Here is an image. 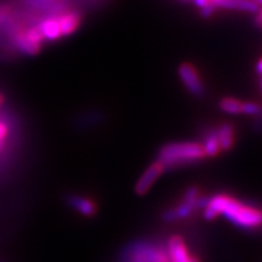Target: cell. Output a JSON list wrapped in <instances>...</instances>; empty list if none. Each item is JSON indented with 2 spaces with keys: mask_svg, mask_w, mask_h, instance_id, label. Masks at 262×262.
I'll use <instances>...</instances> for the list:
<instances>
[{
  "mask_svg": "<svg viewBox=\"0 0 262 262\" xmlns=\"http://www.w3.org/2000/svg\"><path fill=\"white\" fill-rule=\"evenodd\" d=\"M220 215L243 229H254L261 224L260 210L227 194H216L204 204L206 220H214Z\"/></svg>",
  "mask_w": 262,
  "mask_h": 262,
  "instance_id": "cell-1",
  "label": "cell"
},
{
  "mask_svg": "<svg viewBox=\"0 0 262 262\" xmlns=\"http://www.w3.org/2000/svg\"><path fill=\"white\" fill-rule=\"evenodd\" d=\"M205 157L202 143L198 142H173L165 145L159 150L157 163L163 170L175 169L199 162Z\"/></svg>",
  "mask_w": 262,
  "mask_h": 262,
  "instance_id": "cell-2",
  "label": "cell"
},
{
  "mask_svg": "<svg viewBox=\"0 0 262 262\" xmlns=\"http://www.w3.org/2000/svg\"><path fill=\"white\" fill-rule=\"evenodd\" d=\"M124 262H169V258L165 248L142 243L127 250Z\"/></svg>",
  "mask_w": 262,
  "mask_h": 262,
  "instance_id": "cell-3",
  "label": "cell"
},
{
  "mask_svg": "<svg viewBox=\"0 0 262 262\" xmlns=\"http://www.w3.org/2000/svg\"><path fill=\"white\" fill-rule=\"evenodd\" d=\"M204 204L205 202L199 198L198 189L194 187L188 188L187 192L185 193V196H183L182 202L180 203L176 208L166 211L165 215H164V219H165L166 221H175V220H180V219H186L188 217L193 211H194L195 208H198V206H202Z\"/></svg>",
  "mask_w": 262,
  "mask_h": 262,
  "instance_id": "cell-4",
  "label": "cell"
},
{
  "mask_svg": "<svg viewBox=\"0 0 262 262\" xmlns=\"http://www.w3.org/2000/svg\"><path fill=\"white\" fill-rule=\"evenodd\" d=\"M165 249L169 262H198L194 255H192L188 250L183 239L179 235H173L170 238Z\"/></svg>",
  "mask_w": 262,
  "mask_h": 262,
  "instance_id": "cell-5",
  "label": "cell"
},
{
  "mask_svg": "<svg viewBox=\"0 0 262 262\" xmlns=\"http://www.w3.org/2000/svg\"><path fill=\"white\" fill-rule=\"evenodd\" d=\"M179 75L189 93L195 95V96H199V95L203 94L204 88H203L201 77H199V74L193 68V66L188 63H183L180 66Z\"/></svg>",
  "mask_w": 262,
  "mask_h": 262,
  "instance_id": "cell-6",
  "label": "cell"
},
{
  "mask_svg": "<svg viewBox=\"0 0 262 262\" xmlns=\"http://www.w3.org/2000/svg\"><path fill=\"white\" fill-rule=\"evenodd\" d=\"M163 168L159 165L158 163H153L152 165H149L148 168L146 169V171L141 175L139 181L136 183V193L140 195L146 194L147 192L149 191L150 187L153 186L160 175L163 173Z\"/></svg>",
  "mask_w": 262,
  "mask_h": 262,
  "instance_id": "cell-7",
  "label": "cell"
},
{
  "mask_svg": "<svg viewBox=\"0 0 262 262\" xmlns=\"http://www.w3.org/2000/svg\"><path fill=\"white\" fill-rule=\"evenodd\" d=\"M38 28L42 39H47V40H55V39L62 37L57 18L45 19V21H42L41 24L38 26Z\"/></svg>",
  "mask_w": 262,
  "mask_h": 262,
  "instance_id": "cell-8",
  "label": "cell"
},
{
  "mask_svg": "<svg viewBox=\"0 0 262 262\" xmlns=\"http://www.w3.org/2000/svg\"><path fill=\"white\" fill-rule=\"evenodd\" d=\"M215 133H216V136H217L220 148L224 150L231 149L234 143L233 126L229 125V124H222L217 130H215Z\"/></svg>",
  "mask_w": 262,
  "mask_h": 262,
  "instance_id": "cell-9",
  "label": "cell"
},
{
  "mask_svg": "<svg viewBox=\"0 0 262 262\" xmlns=\"http://www.w3.org/2000/svg\"><path fill=\"white\" fill-rule=\"evenodd\" d=\"M68 203H70V205L73 206L78 212H80L81 215L91 216L96 212V205L94 204V202H91L90 199L88 198L73 195V196H70Z\"/></svg>",
  "mask_w": 262,
  "mask_h": 262,
  "instance_id": "cell-10",
  "label": "cell"
},
{
  "mask_svg": "<svg viewBox=\"0 0 262 262\" xmlns=\"http://www.w3.org/2000/svg\"><path fill=\"white\" fill-rule=\"evenodd\" d=\"M60 25L61 35H68L77 29L79 25V17L77 14H64L57 18Z\"/></svg>",
  "mask_w": 262,
  "mask_h": 262,
  "instance_id": "cell-11",
  "label": "cell"
},
{
  "mask_svg": "<svg viewBox=\"0 0 262 262\" xmlns=\"http://www.w3.org/2000/svg\"><path fill=\"white\" fill-rule=\"evenodd\" d=\"M203 149H204L205 156L209 157H214L220 152V145H219V141H217V136H216L215 130L210 131L204 136V141L202 143Z\"/></svg>",
  "mask_w": 262,
  "mask_h": 262,
  "instance_id": "cell-12",
  "label": "cell"
},
{
  "mask_svg": "<svg viewBox=\"0 0 262 262\" xmlns=\"http://www.w3.org/2000/svg\"><path fill=\"white\" fill-rule=\"evenodd\" d=\"M220 107L224 112L228 114H238L242 111V102L234 98H224L221 100Z\"/></svg>",
  "mask_w": 262,
  "mask_h": 262,
  "instance_id": "cell-13",
  "label": "cell"
},
{
  "mask_svg": "<svg viewBox=\"0 0 262 262\" xmlns=\"http://www.w3.org/2000/svg\"><path fill=\"white\" fill-rule=\"evenodd\" d=\"M241 113L248 114V116H257V114L260 113V106L255 102L242 103Z\"/></svg>",
  "mask_w": 262,
  "mask_h": 262,
  "instance_id": "cell-14",
  "label": "cell"
},
{
  "mask_svg": "<svg viewBox=\"0 0 262 262\" xmlns=\"http://www.w3.org/2000/svg\"><path fill=\"white\" fill-rule=\"evenodd\" d=\"M9 136V126L6 125V123L0 120V150L3 149V147L5 145V141Z\"/></svg>",
  "mask_w": 262,
  "mask_h": 262,
  "instance_id": "cell-15",
  "label": "cell"
},
{
  "mask_svg": "<svg viewBox=\"0 0 262 262\" xmlns=\"http://www.w3.org/2000/svg\"><path fill=\"white\" fill-rule=\"evenodd\" d=\"M215 8L216 6L214 4H211V3L209 5L204 6V8H202V16H204V17H209V16L215 11Z\"/></svg>",
  "mask_w": 262,
  "mask_h": 262,
  "instance_id": "cell-16",
  "label": "cell"
},
{
  "mask_svg": "<svg viewBox=\"0 0 262 262\" xmlns=\"http://www.w3.org/2000/svg\"><path fill=\"white\" fill-rule=\"evenodd\" d=\"M193 2H194V4L196 5V6H199V8H204V6H206V5H209L210 4V0H193Z\"/></svg>",
  "mask_w": 262,
  "mask_h": 262,
  "instance_id": "cell-17",
  "label": "cell"
},
{
  "mask_svg": "<svg viewBox=\"0 0 262 262\" xmlns=\"http://www.w3.org/2000/svg\"><path fill=\"white\" fill-rule=\"evenodd\" d=\"M257 73L258 74L261 73V61H258V63H257Z\"/></svg>",
  "mask_w": 262,
  "mask_h": 262,
  "instance_id": "cell-18",
  "label": "cell"
},
{
  "mask_svg": "<svg viewBox=\"0 0 262 262\" xmlns=\"http://www.w3.org/2000/svg\"><path fill=\"white\" fill-rule=\"evenodd\" d=\"M251 2L256 3V4H258V5H260V4H261V0H251Z\"/></svg>",
  "mask_w": 262,
  "mask_h": 262,
  "instance_id": "cell-19",
  "label": "cell"
},
{
  "mask_svg": "<svg viewBox=\"0 0 262 262\" xmlns=\"http://www.w3.org/2000/svg\"><path fill=\"white\" fill-rule=\"evenodd\" d=\"M2 102H3V97H2V95H0V104H2Z\"/></svg>",
  "mask_w": 262,
  "mask_h": 262,
  "instance_id": "cell-20",
  "label": "cell"
}]
</instances>
